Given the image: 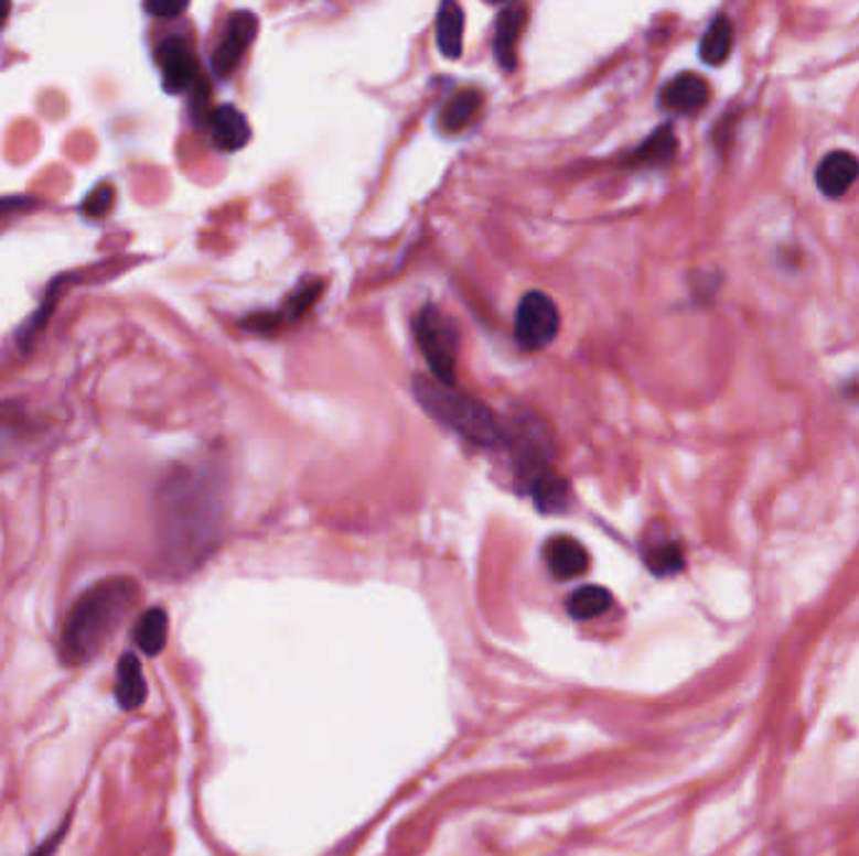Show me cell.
Masks as SVG:
<instances>
[{"label":"cell","mask_w":859,"mask_h":856,"mask_svg":"<svg viewBox=\"0 0 859 856\" xmlns=\"http://www.w3.org/2000/svg\"><path fill=\"white\" fill-rule=\"evenodd\" d=\"M206 126H210L212 131L214 147L222 151H239L247 147L251 137L247 119H244V113L234 106H216L214 111H210Z\"/></svg>","instance_id":"9"},{"label":"cell","mask_w":859,"mask_h":856,"mask_svg":"<svg viewBox=\"0 0 859 856\" xmlns=\"http://www.w3.org/2000/svg\"><path fill=\"white\" fill-rule=\"evenodd\" d=\"M114 199H116L114 186L111 184H101V186L94 188V192L88 194V199L84 202V206H80V212H84L86 216H94V219H101V216H106L108 212H111Z\"/></svg>","instance_id":"23"},{"label":"cell","mask_w":859,"mask_h":856,"mask_svg":"<svg viewBox=\"0 0 859 856\" xmlns=\"http://www.w3.org/2000/svg\"><path fill=\"white\" fill-rule=\"evenodd\" d=\"M143 8H147V13L157 18H174L186 11V3H147Z\"/></svg>","instance_id":"25"},{"label":"cell","mask_w":859,"mask_h":856,"mask_svg":"<svg viewBox=\"0 0 859 856\" xmlns=\"http://www.w3.org/2000/svg\"><path fill=\"white\" fill-rule=\"evenodd\" d=\"M646 565L656 575H674L684 567V553L676 543H656L646 548Z\"/></svg>","instance_id":"21"},{"label":"cell","mask_w":859,"mask_h":856,"mask_svg":"<svg viewBox=\"0 0 859 856\" xmlns=\"http://www.w3.org/2000/svg\"><path fill=\"white\" fill-rule=\"evenodd\" d=\"M219 512L204 490L181 488L164 512V548L176 567H192L210 553Z\"/></svg>","instance_id":"2"},{"label":"cell","mask_w":859,"mask_h":856,"mask_svg":"<svg viewBox=\"0 0 859 856\" xmlns=\"http://www.w3.org/2000/svg\"><path fill=\"white\" fill-rule=\"evenodd\" d=\"M257 15L249 13V11H237L229 15V21H226V29L222 33V41L219 46H216L214 56H212V68L216 76H229L234 68L239 66L244 53L249 51L251 41H255L257 35Z\"/></svg>","instance_id":"6"},{"label":"cell","mask_w":859,"mask_h":856,"mask_svg":"<svg viewBox=\"0 0 859 856\" xmlns=\"http://www.w3.org/2000/svg\"><path fill=\"white\" fill-rule=\"evenodd\" d=\"M169 638V616L164 608H149L136 620L133 641L147 655H159L167 648Z\"/></svg>","instance_id":"15"},{"label":"cell","mask_w":859,"mask_h":856,"mask_svg":"<svg viewBox=\"0 0 859 856\" xmlns=\"http://www.w3.org/2000/svg\"><path fill=\"white\" fill-rule=\"evenodd\" d=\"M560 314L556 302L543 292H528L515 312V342L523 349L538 353L556 339Z\"/></svg>","instance_id":"5"},{"label":"cell","mask_w":859,"mask_h":856,"mask_svg":"<svg viewBox=\"0 0 859 856\" xmlns=\"http://www.w3.org/2000/svg\"><path fill=\"white\" fill-rule=\"evenodd\" d=\"M814 178H817L822 194L837 199V196H845L859 178V161L849 151H831L819 161Z\"/></svg>","instance_id":"8"},{"label":"cell","mask_w":859,"mask_h":856,"mask_svg":"<svg viewBox=\"0 0 859 856\" xmlns=\"http://www.w3.org/2000/svg\"><path fill=\"white\" fill-rule=\"evenodd\" d=\"M611 593L601 588V585H586V588H578L571 598H568V613L576 620H591L603 616L605 610L611 608Z\"/></svg>","instance_id":"19"},{"label":"cell","mask_w":859,"mask_h":856,"mask_svg":"<svg viewBox=\"0 0 859 856\" xmlns=\"http://www.w3.org/2000/svg\"><path fill=\"white\" fill-rule=\"evenodd\" d=\"M546 563H548V571L554 573L558 581H571L588 571L591 557H588V551L578 543V540L558 535L548 540Z\"/></svg>","instance_id":"11"},{"label":"cell","mask_w":859,"mask_h":856,"mask_svg":"<svg viewBox=\"0 0 859 856\" xmlns=\"http://www.w3.org/2000/svg\"><path fill=\"white\" fill-rule=\"evenodd\" d=\"M141 598L131 578H106L76 600L63 626L61 655L68 665H84L104 651L126 616Z\"/></svg>","instance_id":"1"},{"label":"cell","mask_w":859,"mask_h":856,"mask_svg":"<svg viewBox=\"0 0 859 856\" xmlns=\"http://www.w3.org/2000/svg\"><path fill=\"white\" fill-rule=\"evenodd\" d=\"M731 46H734V25H731L727 15L713 18V23L701 39V58L707 61L709 66H721V63L729 58Z\"/></svg>","instance_id":"18"},{"label":"cell","mask_w":859,"mask_h":856,"mask_svg":"<svg viewBox=\"0 0 859 856\" xmlns=\"http://www.w3.org/2000/svg\"><path fill=\"white\" fill-rule=\"evenodd\" d=\"M709 101V84L696 74H681L668 80L662 91L664 108L676 113H694Z\"/></svg>","instance_id":"12"},{"label":"cell","mask_w":859,"mask_h":856,"mask_svg":"<svg viewBox=\"0 0 859 856\" xmlns=\"http://www.w3.org/2000/svg\"><path fill=\"white\" fill-rule=\"evenodd\" d=\"M8 13H11V6H8V3H0V23L6 21V15H8Z\"/></svg>","instance_id":"27"},{"label":"cell","mask_w":859,"mask_h":856,"mask_svg":"<svg viewBox=\"0 0 859 856\" xmlns=\"http://www.w3.org/2000/svg\"><path fill=\"white\" fill-rule=\"evenodd\" d=\"M157 63L169 94L186 91L189 86L196 84V76H198L196 56L192 46H189L184 39H179V35H169V39L159 43Z\"/></svg>","instance_id":"7"},{"label":"cell","mask_w":859,"mask_h":856,"mask_svg":"<svg viewBox=\"0 0 859 856\" xmlns=\"http://www.w3.org/2000/svg\"><path fill=\"white\" fill-rule=\"evenodd\" d=\"M415 339H418L420 353L436 375V380L445 387L455 384L458 367V329L450 317H445L438 306L428 304L415 319Z\"/></svg>","instance_id":"4"},{"label":"cell","mask_w":859,"mask_h":856,"mask_svg":"<svg viewBox=\"0 0 859 856\" xmlns=\"http://www.w3.org/2000/svg\"><path fill=\"white\" fill-rule=\"evenodd\" d=\"M463 31H465V15L463 8L458 3H442L438 11L436 35H438V48L445 58H460L463 53Z\"/></svg>","instance_id":"14"},{"label":"cell","mask_w":859,"mask_h":856,"mask_svg":"<svg viewBox=\"0 0 859 856\" xmlns=\"http://www.w3.org/2000/svg\"><path fill=\"white\" fill-rule=\"evenodd\" d=\"M526 21H528L526 6H508L503 8L501 15H497L493 53L505 71L515 68V51H518V41L523 29H526Z\"/></svg>","instance_id":"10"},{"label":"cell","mask_w":859,"mask_h":856,"mask_svg":"<svg viewBox=\"0 0 859 856\" xmlns=\"http://www.w3.org/2000/svg\"><path fill=\"white\" fill-rule=\"evenodd\" d=\"M322 290H324L322 282H307L304 286H300V290H297L287 300V314H289V317H292V319L302 317V314L316 302V296L322 294Z\"/></svg>","instance_id":"22"},{"label":"cell","mask_w":859,"mask_h":856,"mask_svg":"<svg viewBox=\"0 0 859 856\" xmlns=\"http://www.w3.org/2000/svg\"><path fill=\"white\" fill-rule=\"evenodd\" d=\"M63 828H66V826H63ZM63 828H61V832H56V834H53L51 836V839L49 842H45L43 846H41V849H35L31 856H51L53 854V849H56V844L61 842V836H63Z\"/></svg>","instance_id":"26"},{"label":"cell","mask_w":859,"mask_h":856,"mask_svg":"<svg viewBox=\"0 0 859 856\" xmlns=\"http://www.w3.org/2000/svg\"><path fill=\"white\" fill-rule=\"evenodd\" d=\"M528 492L533 502L538 505V510L543 512H560L566 510L568 505V485L560 475L554 470H543L536 477L528 480Z\"/></svg>","instance_id":"16"},{"label":"cell","mask_w":859,"mask_h":856,"mask_svg":"<svg viewBox=\"0 0 859 856\" xmlns=\"http://www.w3.org/2000/svg\"><path fill=\"white\" fill-rule=\"evenodd\" d=\"M674 151H676L674 131L668 129V126H664V129H658L654 137H648L644 147L633 153V161H636V164H666V161L674 156Z\"/></svg>","instance_id":"20"},{"label":"cell","mask_w":859,"mask_h":856,"mask_svg":"<svg viewBox=\"0 0 859 856\" xmlns=\"http://www.w3.org/2000/svg\"><path fill=\"white\" fill-rule=\"evenodd\" d=\"M35 202L33 199H21V196H6L0 199V219H6L8 214L21 212V209H33Z\"/></svg>","instance_id":"24"},{"label":"cell","mask_w":859,"mask_h":856,"mask_svg":"<svg viewBox=\"0 0 859 856\" xmlns=\"http://www.w3.org/2000/svg\"><path fill=\"white\" fill-rule=\"evenodd\" d=\"M415 398L422 410L442 425L455 430L458 435L483 447H495L505 440V430L495 414L468 394H460L452 387L440 384L428 377H415Z\"/></svg>","instance_id":"3"},{"label":"cell","mask_w":859,"mask_h":856,"mask_svg":"<svg viewBox=\"0 0 859 856\" xmlns=\"http://www.w3.org/2000/svg\"><path fill=\"white\" fill-rule=\"evenodd\" d=\"M116 701H119L124 711L139 708L147 701V681H143V671L139 658L126 653L116 669Z\"/></svg>","instance_id":"13"},{"label":"cell","mask_w":859,"mask_h":856,"mask_svg":"<svg viewBox=\"0 0 859 856\" xmlns=\"http://www.w3.org/2000/svg\"><path fill=\"white\" fill-rule=\"evenodd\" d=\"M483 106V94L477 88H465V91H458L450 101L442 106L440 111V126L442 131L455 133L460 129L475 119V113L481 111Z\"/></svg>","instance_id":"17"}]
</instances>
